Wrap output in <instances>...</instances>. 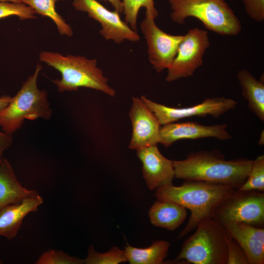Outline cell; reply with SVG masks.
Returning <instances> with one entry per match:
<instances>
[{"mask_svg": "<svg viewBox=\"0 0 264 264\" xmlns=\"http://www.w3.org/2000/svg\"><path fill=\"white\" fill-rule=\"evenodd\" d=\"M225 238L227 249L226 264H248L243 249L225 228Z\"/></svg>", "mask_w": 264, "mask_h": 264, "instance_id": "4316f807", "label": "cell"}, {"mask_svg": "<svg viewBox=\"0 0 264 264\" xmlns=\"http://www.w3.org/2000/svg\"><path fill=\"white\" fill-rule=\"evenodd\" d=\"M171 18L183 24L187 18L199 20L204 26L218 34L235 36L242 29L238 17L224 0H169Z\"/></svg>", "mask_w": 264, "mask_h": 264, "instance_id": "277c9868", "label": "cell"}, {"mask_svg": "<svg viewBox=\"0 0 264 264\" xmlns=\"http://www.w3.org/2000/svg\"><path fill=\"white\" fill-rule=\"evenodd\" d=\"M35 11L22 3L0 2V19L10 16H17L21 19L36 18Z\"/></svg>", "mask_w": 264, "mask_h": 264, "instance_id": "d4e9b609", "label": "cell"}, {"mask_svg": "<svg viewBox=\"0 0 264 264\" xmlns=\"http://www.w3.org/2000/svg\"><path fill=\"white\" fill-rule=\"evenodd\" d=\"M11 1L14 3H21L20 0H0V2Z\"/></svg>", "mask_w": 264, "mask_h": 264, "instance_id": "d6a6232c", "label": "cell"}, {"mask_svg": "<svg viewBox=\"0 0 264 264\" xmlns=\"http://www.w3.org/2000/svg\"><path fill=\"white\" fill-rule=\"evenodd\" d=\"M35 264H84V260L71 256L61 250L51 249L44 252Z\"/></svg>", "mask_w": 264, "mask_h": 264, "instance_id": "484cf974", "label": "cell"}, {"mask_svg": "<svg viewBox=\"0 0 264 264\" xmlns=\"http://www.w3.org/2000/svg\"><path fill=\"white\" fill-rule=\"evenodd\" d=\"M12 142L11 134L0 132V159L2 157L4 151L10 146Z\"/></svg>", "mask_w": 264, "mask_h": 264, "instance_id": "f1b7e54d", "label": "cell"}, {"mask_svg": "<svg viewBox=\"0 0 264 264\" xmlns=\"http://www.w3.org/2000/svg\"><path fill=\"white\" fill-rule=\"evenodd\" d=\"M234 190L225 185L186 180L179 186L172 184L159 187L154 196L157 200L173 201L190 210L188 223L179 235L181 238L196 229L202 220L213 218L219 205Z\"/></svg>", "mask_w": 264, "mask_h": 264, "instance_id": "7a4b0ae2", "label": "cell"}, {"mask_svg": "<svg viewBox=\"0 0 264 264\" xmlns=\"http://www.w3.org/2000/svg\"><path fill=\"white\" fill-rule=\"evenodd\" d=\"M72 4L77 10L87 12L90 18L100 23L99 33L106 40L116 44L126 40H139L137 32L121 20L118 11L109 10L96 0H73Z\"/></svg>", "mask_w": 264, "mask_h": 264, "instance_id": "8fae6325", "label": "cell"}, {"mask_svg": "<svg viewBox=\"0 0 264 264\" xmlns=\"http://www.w3.org/2000/svg\"><path fill=\"white\" fill-rule=\"evenodd\" d=\"M127 261L125 250H120L118 247L113 246L107 252L100 253L95 251L92 245H90L84 264H118Z\"/></svg>", "mask_w": 264, "mask_h": 264, "instance_id": "cb8c5ba5", "label": "cell"}, {"mask_svg": "<svg viewBox=\"0 0 264 264\" xmlns=\"http://www.w3.org/2000/svg\"><path fill=\"white\" fill-rule=\"evenodd\" d=\"M125 22L134 31L137 32V15L140 9L144 7L146 15L154 19L158 13L154 6V0H122Z\"/></svg>", "mask_w": 264, "mask_h": 264, "instance_id": "7402d4cb", "label": "cell"}, {"mask_svg": "<svg viewBox=\"0 0 264 264\" xmlns=\"http://www.w3.org/2000/svg\"><path fill=\"white\" fill-rule=\"evenodd\" d=\"M37 194L36 191L28 190L21 185L10 162L2 157L0 159V210Z\"/></svg>", "mask_w": 264, "mask_h": 264, "instance_id": "e0dca14e", "label": "cell"}, {"mask_svg": "<svg viewBox=\"0 0 264 264\" xmlns=\"http://www.w3.org/2000/svg\"><path fill=\"white\" fill-rule=\"evenodd\" d=\"M241 191H264V155L258 156L253 160L251 168L246 179L238 189Z\"/></svg>", "mask_w": 264, "mask_h": 264, "instance_id": "603a6c76", "label": "cell"}, {"mask_svg": "<svg viewBox=\"0 0 264 264\" xmlns=\"http://www.w3.org/2000/svg\"><path fill=\"white\" fill-rule=\"evenodd\" d=\"M108 0L110 3L111 5L114 7L115 10L119 13L123 11V5L122 0Z\"/></svg>", "mask_w": 264, "mask_h": 264, "instance_id": "f546056e", "label": "cell"}, {"mask_svg": "<svg viewBox=\"0 0 264 264\" xmlns=\"http://www.w3.org/2000/svg\"><path fill=\"white\" fill-rule=\"evenodd\" d=\"M264 144V131L261 132L260 138L258 141L259 145H263Z\"/></svg>", "mask_w": 264, "mask_h": 264, "instance_id": "1f68e13d", "label": "cell"}, {"mask_svg": "<svg viewBox=\"0 0 264 264\" xmlns=\"http://www.w3.org/2000/svg\"><path fill=\"white\" fill-rule=\"evenodd\" d=\"M242 96L247 100L248 107L256 116L264 121V83L258 80L248 70L242 69L237 73Z\"/></svg>", "mask_w": 264, "mask_h": 264, "instance_id": "d6986e66", "label": "cell"}, {"mask_svg": "<svg viewBox=\"0 0 264 264\" xmlns=\"http://www.w3.org/2000/svg\"><path fill=\"white\" fill-rule=\"evenodd\" d=\"M140 98L154 113L161 126L194 116L210 115L219 118L229 110L234 109L238 104L236 100L231 98L216 97L206 98L201 103L193 106L177 108L154 102L144 95Z\"/></svg>", "mask_w": 264, "mask_h": 264, "instance_id": "9c48e42d", "label": "cell"}, {"mask_svg": "<svg viewBox=\"0 0 264 264\" xmlns=\"http://www.w3.org/2000/svg\"><path fill=\"white\" fill-rule=\"evenodd\" d=\"M169 242L160 240L154 242L150 246L139 248L127 244L125 254L131 264H161L167 256L170 247Z\"/></svg>", "mask_w": 264, "mask_h": 264, "instance_id": "ffe728a7", "label": "cell"}, {"mask_svg": "<svg viewBox=\"0 0 264 264\" xmlns=\"http://www.w3.org/2000/svg\"><path fill=\"white\" fill-rule=\"evenodd\" d=\"M253 160H226L216 151L191 153L185 159L173 161L175 177L222 184L238 190L245 181Z\"/></svg>", "mask_w": 264, "mask_h": 264, "instance_id": "6da1fadb", "label": "cell"}, {"mask_svg": "<svg viewBox=\"0 0 264 264\" xmlns=\"http://www.w3.org/2000/svg\"><path fill=\"white\" fill-rule=\"evenodd\" d=\"M245 10L252 20L257 22L264 20V0H242Z\"/></svg>", "mask_w": 264, "mask_h": 264, "instance_id": "83f0119b", "label": "cell"}, {"mask_svg": "<svg viewBox=\"0 0 264 264\" xmlns=\"http://www.w3.org/2000/svg\"><path fill=\"white\" fill-rule=\"evenodd\" d=\"M213 218L220 222L234 221L262 226L264 222V192L234 190L219 205Z\"/></svg>", "mask_w": 264, "mask_h": 264, "instance_id": "52a82bcc", "label": "cell"}, {"mask_svg": "<svg viewBox=\"0 0 264 264\" xmlns=\"http://www.w3.org/2000/svg\"><path fill=\"white\" fill-rule=\"evenodd\" d=\"M210 45L207 32L195 28L183 35L176 55L167 69L166 81L173 82L193 75L203 64L204 54Z\"/></svg>", "mask_w": 264, "mask_h": 264, "instance_id": "ba28073f", "label": "cell"}, {"mask_svg": "<svg viewBox=\"0 0 264 264\" xmlns=\"http://www.w3.org/2000/svg\"><path fill=\"white\" fill-rule=\"evenodd\" d=\"M39 59L61 74V79L53 81L60 92L75 91L84 87L102 91L111 97L115 96V91L109 85L108 79L97 66L96 59L80 56H64L46 51L40 53Z\"/></svg>", "mask_w": 264, "mask_h": 264, "instance_id": "3957f363", "label": "cell"}, {"mask_svg": "<svg viewBox=\"0 0 264 264\" xmlns=\"http://www.w3.org/2000/svg\"><path fill=\"white\" fill-rule=\"evenodd\" d=\"M129 115L132 130L130 149L137 150L159 143L161 125L140 98L132 97Z\"/></svg>", "mask_w": 264, "mask_h": 264, "instance_id": "7c38bea8", "label": "cell"}, {"mask_svg": "<svg viewBox=\"0 0 264 264\" xmlns=\"http://www.w3.org/2000/svg\"><path fill=\"white\" fill-rule=\"evenodd\" d=\"M154 20L146 15L140 28L146 41L149 61L159 73L171 66L183 35H174L164 32L156 25Z\"/></svg>", "mask_w": 264, "mask_h": 264, "instance_id": "30bf717a", "label": "cell"}, {"mask_svg": "<svg viewBox=\"0 0 264 264\" xmlns=\"http://www.w3.org/2000/svg\"><path fill=\"white\" fill-rule=\"evenodd\" d=\"M220 222L241 246L248 264H264L263 228L238 221H222Z\"/></svg>", "mask_w": 264, "mask_h": 264, "instance_id": "9a60e30c", "label": "cell"}, {"mask_svg": "<svg viewBox=\"0 0 264 264\" xmlns=\"http://www.w3.org/2000/svg\"><path fill=\"white\" fill-rule=\"evenodd\" d=\"M226 124L204 125L196 122L170 123L161 125L159 143L168 148L176 141L213 137L220 140L231 139Z\"/></svg>", "mask_w": 264, "mask_h": 264, "instance_id": "4fadbf2b", "label": "cell"}, {"mask_svg": "<svg viewBox=\"0 0 264 264\" xmlns=\"http://www.w3.org/2000/svg\"><path fill=\"white\" fill-rule=\"evenodd\" d=\"M60 0H20L21 3L30 7L36 13L50 18L60 34L71 36L73 34L71 27L55 9V3Z\"/></svg>", "mask_w": 264, "mask_h": 264, "instance_id": "44dd1931", "label": "cell"}, {"mask_svg": "<svg viewBox=\"0 0 264 264\" xmlns=\"http://www.w3.org/2000/svg\"><path fill=\"white\" fill-rule=\"evenodd\" d=\"M187 209L177 203L157 200L151 207L149 217L152 224L174 231L185 221Z\"/></svg>", "mask_w": 264, "mask_h": 264, "instance_id": "ac0fdd59", "label": "cell"}, {"mask_svg": "<svg viewBox=\"0 0 264 264\" xmlns=\"http://www.w3.org/2000/svg\"><path fill=\"white\" fill-rule=\"evenodd\" d=\"M136 151V155L142 163L143 176L150 190L173 184L175 177L173 161L163 156L157 145Z\"/></svg>", "mask_w": 264, "mask_h": 264, "instance_id": "5bb4252c", "label": "cell"}, {"mask_svg": "<svg viewBox=\"0 0 264 264\" xmlns=\"http://www.w3.org/2000/svg\"><path fill=\"white\" fill-rule=\"evenodd\" d=\"M11 99L12 97L8 95L0 97V112L7 106Z\"/></svg>", "mask_w": 264, "mask_h": 264, "instance_id": "4dcf8cb0", "label": "cell"}, {"mask_svg": "<svg viewBox=\"0 0 264 264\" xmlns=\"http://www.w3.org/2000/svg\"><path fill=\"white\" fill-rule=\"evenodd\" d=\"M43 202V198L37 194L3 207L0 210V236L8 240L14 239L24 217L31 212L38 211Z\"/></svg>", "mask_w": 264, "mask_h": 264, "instance_id": "2e32d148", "label": "cell"}, {"mask_svg": "<svg viewBox=\"0 0 264 264\" xmlns=\"http://www.w3.org/2000/svg\"><path fill=\"white\" fill-rule=\"evenodd\" d=\"M196 230L184 242L175 260L194 264H226L225 228L217 220H202Z\"/></svg>", "mask_w": 264, "mask_h": 264, "instance_id": "8992f818", "label": "cell"}, {"mask_svg": "<svg viewBox=\"0 0 264 264\" xmlns=\"http://www.w3.org/2000/svg\"><path fill=\"white\" fill-rule=\"evenodd\" d=\"M41 69L42 66L38 64L33 74L23 83L7 106L0 112V127L4 132L12 134L22 126L25 119L50 118L51 110L47 93L37 86V79Z\"/></svg>", "mask_w": 264, "mask_h": 264, "instance_id": "5b68a950", "label": "cell"}]
</instances>
